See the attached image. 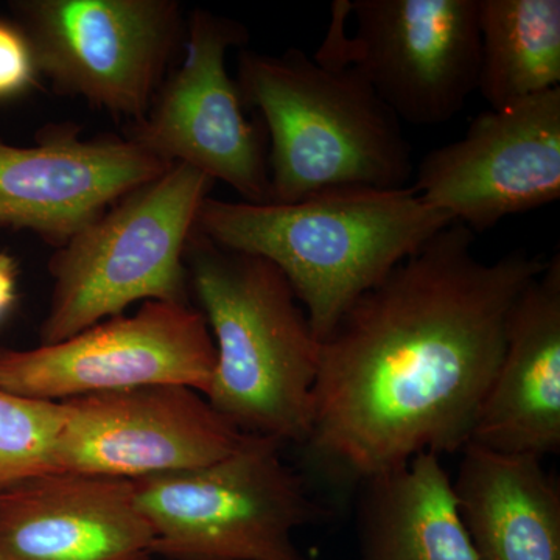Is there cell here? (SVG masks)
Returning <instances> with one entry per match:
<instances>
[{
  "label": "cell",
  "mask_w": 560,
  "mask_h": 560,
  "mask_svg": "<svg viewBox=\"0 0 560 560\" xmlns=\"http://www.w3.org/2000/svg\"><path fill=\"white\" fill-rule=\"evenodd\" d=\"M451 223L342 313L320 341L305 455L361 482L420 453L460 452L499 370L515 302L547 261L478 259Z\"/></svg>",
  "instance_id": "1"
},
{
  "label": "cell",
  "mask_w": 560,
  "mask_h": 560,
  "mask_svg": "<svg viewBox=\"0 0 560 560\" xmlns=\"http://www.w3.org/2000/svg\"><path fill=\"white\" fill-rule=\"evenodd\" d=\"M451 223L411 186L349 187L265 205L209 195L197 231L279 268L320 342L361 294Z\"/></svg>",
  "instance_id": "2"
},
{
  "label": "cell",
  "mask_w": 560,
  "mask_h": 560,
  "mask_svg": "<svg viewBox=\"0 0 560 560\" xmlns=\"http://www.w3.org/2000/svg\"><path fill=\"white\" fill-rule=\"evenodd\" d=\"M186 267L215 345L210 407L243 434L302 447L320 342L289 280L271 261L223 248L197 228Z\"/></svg>",
  "instance_id": "3"
},
{
  "label": "cell",
  "mask_w": 560,
  "mask_h": 560,
  "mask_svg": "<svg viewBox=\"0 0 560 560\" xmlns=\"http://www.w3.org/2000/svg\"><path fill=\"white\" fill-rule=\"evenodd\" d=\"M235 81L270 135V202L349 187H408L415 167L399 117L355 69L298 49L243 50Z\"/></svg>",
  "instance_id": "4"
},
{
  "label": "cell",
  "mask_w": 560,
  "mask_h": 560,
  "mask_svg": "<svg viewBox=\"0 0 560 560\" xmlns=\"http://www.w3.org/2000/svg\"><path fill=\"white\" fill-rule=\"evenodd\" d=\"M213 184L173 164L55 248L39 346L68 340L138 302H190L186 250Z\"/></svg>",
  "instance_id": "5"
},
{
  "label": "cell",
  "mask_w": 560,
  "mask_h": 560,
  "mask_svg": "<svg viewBox=\"0 0 560 560\" xmlns=\"http://www.w3.org/2000/svg\"><path fill=\"white\" fill-rule=\"evenodd\" d=\"M283 445L245 434L195 469L136 480V501L168 560H308L293 536L326 511L282 458Z\"/></svg>",
  "instance_id": "6"
},
{
  "label": "cell",
  "mask_w": 560,
  "mask_h": 560,
  "mask_svg": "<svg viewBox=\"0 0 560 560\" xmlns=\"http://www.w3.org/2000/svg\"><path fill=\"white\" fill-rule=\"evenodd\" d=\"M355 35L346 32V2L315 60L353 68L399 120L441 125L477 91L478 0H348Z\"/></svg>",
  "instance_id": "7"
},
{
  "label": "cell",
  "mask_w": 560,
  "mask_h": 560,
  "mask_svg": "<svg viewBox=\"0 0 560 560\" xmlns=\"http://www.w3.org/2000/svg\"><path fill=\"white\" fill-rule=\"evenodd\" d=\"M39 77L92 108L139 121L184 43L176 0H21Z\"/></svg>",
  "instance_id": "8"
},
{
  "label": "cell",
  "mask_w": 560,
  "mask_h": 560,
  "mask_svg": "<svg viewBox=\"0 0 560 560\" xmlns=\"http://www.w3.org/2000/svg\"><path fill=\"white\" fill-rule=\"evenodd\" d=\"M215 360L200 308L147 301L132 315L113 316L57 345L0 348V386L51 401L158 385L187 386L206 396Z\"/></svg>",
  "instance_id": "9"
},
{
  "label": "cell",
  "mask_w": 560,
  "mask_h": 560,
  "mask_svg": "<svg viewBox=\"0 0 560 560\" xmlns=\"http://www.w3.org/2000/svg\"><path fill=\"white\" fill-rule=\"evenodd\" d=\"M241 22L191 11L183 61L158 90L127 139L165 164H183L232 187L253 205L270 202V172L260 128L245 116L228 50L245 46Z\"/></svg>",
  "instance_id": "10"
},
{
  "label": "cell",
  "mask_w": 560,
  "mask_h": 560,
  "mask_svg": "<svg viewBox=\"0 0 560 560\" xmlns=\"http://www.w3.org/2000/svg\"><path fill=\"white\" fill-rule=\"evenodd\" d=\"M411 189L471 232L560 198V88L488 109L464 138L430 151Z\"/></svg>",
  "instance_id": "11"
},
{
  "label": "cell",
  "mask_w": 560,
  "mask_h": 560,
  "mask_svg": "<svg viewBox=\"0 0 560 560\" xmlns=\"http://www.w3.org/2000/svg\"><path fill=\"white\" fill-rule=\"evenodd\" d=\"M61 404L55 471L142 480L224 458L245 436L187 386L109 390Z\"/></svg>",
  "instance_id": "12"
},
{
  "label": "cell",
  "mask_w": 560,
  "mask_h": 560,
  "mask_svg": "<svg viewBox=\"0 0 560 560\" xmlns=\"http://www.w3.org/2000/svg\"><path fill=\"white\" fill-rule=\"evenodd\" d=\"M168 167L130 139H83L75 128L44 131L31 147L0 140V230L60 248Z\"/></svg>",
  "instance_id": "13"
},
{
  "label": "cell",
  "mask_w": 560,
  "mask_h": 560,
  "mask_svg": "<svg viewBox=\"0 0 560 560\" xmlns=\"http://www.w3.org/2000/svg\"><path fill=\"white\" fill-rule=\"evenodd\" d=\"M135 482L47 471L0 489V560H151Z\"/></svg>",
  "instance_id": "14"
},
{
  "label": "cell",
  "mask_w": 560,
  "mask_h": 560,
  "mask_svg": "<svg viewBox=\"0 0 560 560\" xmlns=\"http://www.w3.org/2000/svg\"><path fill=\"white\" fill-rule=\"evenodd\" d=\"M470 442L540 459L560 452L559 254L512 308L503 357Z\"/></svg>",
  "instance_id": "15"
},
{
  "label": "cell",
  "mask_w": 560,
  "mask_h": 560,
  "mask_svg": "<svg viewBox=\"0 0 560 560\" xmlns=\"http://www.w3.org/2000/svg\"><path fill=\"white\" fill-rule=\"evenodd\" d=\"M452 480L478 560H560V490L530 455L469 444Z\"/></svg>",
  "instance_id": "16"
},
{
  "label": "cell",
  "mask_w": 560,
  "mask_h": 560,
  "mask_svg": "<svg viewBox=\"0 0 560 560\" xmlns=\"http://www.w3.org/2000/svg\"><path fill=\"white\" fill-rule=\"evenodd\" d=\"M359 489V560H478L441 456L420 453Z\"/></svg>",
  "instance_id": "17"
},
{
  "label": "cell",
  "mask_w": 560,
  "mask_h": 560,
  "mask_svg": "<svg viewBox=\"0 0 560 560\" xmlns=\"http://www.w3.org/2000/svg\"><path fill=\"white\" fill-rule=\"evenodd\" d=\"M478 27L490 109L560 88V0H478Z\"/></svg>",
  "instance_id": "18"
},
{
  "label": "cell",
  "mask_w": 560,
  "mask_h": 560,
  "mask_svg": "<svg viewBox=\"0 0 560 560\" xmlns=\"http://www.w3.org/2000/svg\"><path fill=\"white\" fill-rule=\"evenodd\" d=\"M62 423L61 401L18 396L0 386V489L55 471Z\"/></svg>",
  "instance_id": "19"
},
{
  "label": "cell",
  "mask_w": 560,
  "mask_h": 560,
  "mask_svg": "<svg viewBox=\"0 0 560 560\" xmlns=\"http://www.w3.org/2000/svg\"><path fill=\"white\" fill-rule=\"evenodd\" d=\"M31 40L18 22L0 18V102L27 94L38 81Z\"/></svg>",
  "instance_id": "20"
},
{
  "label": "cell",
  "mask_w": 560,
  "mask_h": 560,
  "mask_svg": "<svg viewBox=\"0 0 560 560\" xmlns=\"http://www.w3.org/2000/svg\"><path fill=\"white\" fill-rule=\"evenodd\" d=\"M20 265L9 253H0V326L18 302Z\"/></svg>",
  "instance_id": "21"
}]
</instances>
